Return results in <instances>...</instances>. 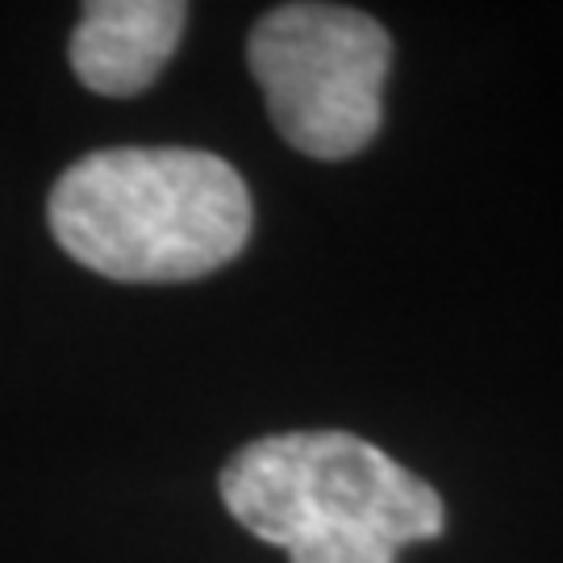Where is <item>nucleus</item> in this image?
<instances>
[{"label": "nucleus", "mask_w": 563, "mask_h": 563, "mask_svg": "<svg viewBox=\"0 0 563 563\" xmlns=\"http://www.w3.org/2000/svg\"><path fill=\"white\" fill-rule=\"evenodd\" d=\"M51 234L76 263L125 284L197 280L251 239V192L192 146H109L51 188Z\"/></svg>", "instance_id": "f257e3e1"}, {"label": "nucleus", "mask_w": 563, "mask_h": 563, "mask_svg": "<svg viewBox=\"0 0 563 563\" xmlns=\"http://www.w3.org/2000/svg\"><path fill=\"white\" fill-rule=\"evenodd\" d=\"M222 501L292 563H397L405 543L443 534L439 493L346 430H292L225 463Z\"/></svg>", "instance_id": "f03ea898"}, {"label": "nucleus", "mask_w": 563, "mask_h": 563, "mask_svg": "<svg viewBox=\"0 0 563 563\" xmlns=\"http://www.w3.org/2000/svg\"><path fill=\"white\" fill-rule=\"evenodd\" d=\"M246 59L267 113L309 159H351L380 130L393 38L346 4H280L251 30Z\"/></svg>", "instance_id": "7ed1b4c3"}, {"label": "nucleus", "mask_w": 563, "mask_h": 563, "mask_svg": "<svg viewBox=\"0 0 563 563\" xmlns=\"http://www.w3.org/2000/svg\"><path fill=\"white\" fill-rule=\"evenodd\" d=\"M188 4L180 0H97L71 30V71L101 97H134L155 84L180 46Z\"/></svg>", "instance_id": "20e7f679"}]
</instances>
